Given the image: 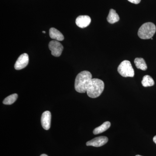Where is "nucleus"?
Here are the masks:
<instances>
[{
	"label": "nucleus",
	"instance_id": "obj_12",
	"mask_svg": "<svg viewBox=\"0 0 156 156\" xmlns=\"http://www.w3.org/2000/svg\"><path fill=\"white\" fill-rule=\"evenodd\" d=\"M111 123L109 122H105L101 126L96 128L93 130V133L94 134H98L103 133L107 130L110 127Z\"/></svg>",
	"mask_w": 156,
	"mask_h": 156
},
{
	"label": "nucleus",
	"instance_id": "obj_20",
	"mask_svg": "<svg viewBox=\"0 0 156 156\" xmlns=\"http://www.w3.org/2000/svg\"><path fill=\"white\" fill-rule=\"evenodd\" d=\"M43 33H45V31H43Z\"/></svg>",
	"mask_w": 156,
	"mask_h": 156
},
{
	"label": "nucleus",
	"instance_id": "obj_18",
	"mask_svg": "<svg viewBox=\"0 0 156 156\" xmlns=\"http://www.w3.org/2000/svg\"><path fill=\"white\" fill-rule=\"evenodd\" d=\"M40 156H48L47 155L45 154H43L41 155Z\"/></svg>",
	"mask_w": 156,
	"mask_h": 156
},
{
	"label": "nucleus",
	"instance_id": "obj_19",
	"mask_svg": "<svg viewBox=\"0 0 156 156\" xmlns=\"http://www.w3.org/2000/svg\"><path fill=\"white\" fill-rule=\"evenodd\" d=\"M135 156H142L141 155H137Z\"/></svg>",
	"mask_w": 156,
	"mask_h": 156
},
{
	"label": "nucleus",
	"instance_id": "obj_16",
	"mask_svg": "<svg viewBox=\"0 0 156 156\" xmlns=\"http://www.w3.org/2000/svg\"><path fill=\"white\" fill-rule=\"evenodd\" d=\"M130 2L134 4H138L141 2V0H128Z\"/></svg>",
	"mask_w": 156,
	"mask_h": 156
},
{
	"label": "nucleus",
	"instance_id": "obj_10",
	"mask_svg": "<svg viewBox=\"0 0 156 156\" xmlns=\"http://www.w3.org/2000/svg\"><path fill=\"white\" fill-rule=\"evenodd\" d=\"M49 34L50 38L55 41H62L64 39L62 34L58 30L53 27L50 29Z\"/></svg>",
	"mask_w": 156,
	"mask_h": 156
},
{
	"label": "nucleus",
	"instance_id": "obj_2",
	"mask_svg": "<svg viewBox=\"0 0 156 156\" xmlns=\"http://www.w3.org/2000/svg\"><path fill=\"white\" fill-rule=\"evenodd\" d=\"M105 84L103 81L98 79H92L87 87V95L91 98L99 97L103 92Z\"/></svg>",
	"mask_w": 156,
	"mask_h": 156
},
{
	"label": "nucleus",
	"instance_id": "obj_13",
	"mask_svg": "<svg viewBox=\"0 0 156 156\" xmlns=\"http://www.w3.org/2000/svg\"><path fill=\"white\" fill-rule=\"evenodd\" d=\"M134 63L136 67L138 69L142 70H146L147 69V65L146 63L145 60L142 58H136L134 61Z\"/></svg>",
	"mask_w": 156,
	"mask_h": 156
},
{
	"label": "nucleus",
	"instance_id": "obj_6",
	"mask_svg": "<svg viewBox=\"0 0 156 156\" xmlns=\"http://www.w3.org/2000/svg\"><path fill=\"white\" fill-rule=\"evenodd\" d=\"M29 61V58L27 53H24L21 54L15 62L14 68L16 70H20L24 68L28 64Z\"/></svg>",
	"mask_w": 156,
	"mask_h": 156
},
{
	"label": "nucleus",
	"instance_id": "obj_14",
	"mask_svg": "<svg viewBox=\"0 0 156 156\" xmlns=\"http://www.w3.org/2000/svg\"><path fill=\"white\" fill-rule=\"evenodd\" d=\"M141 83L144 87H152L154 85V81L151 76L145 75L143 78Z\"/></svg>",
	"mask_w": 156,
	"mask_h": 156
},
{
	"label": "nucleus",
	"instance_id": "obj_9",
	"mask_svg": "<svg viewBox=\"0 0 156 156\" xmlns=\"http://www.w3.org/2000/svg\"><path fill=\"white\" fill-rule=\"evenodd\" d=\"M51 115L50 111H47L42 114L41 122L43 128L46 130H49L51 124Z\"/></svg>",
	"mask_w": 156,
	"mask_h": 156
},
{
	"label": "nucleus",
	"instance_id": "obj_1",
	"mask_svg": "<svg viewBox=\"0 0 156 156\" xmlns=\"http://www.w3.org/2000/svg\"><path fill=\"white\" fill-rule=\"evenodd\" d=\"M92 79V74L88 71H83L78 74L75 82L76 91L79 93L87 92V87Z\"/></svg>",
	"mask_w": 156,
	"mask_h": 156
},
{
	"label": "nucleus",
	"instance_id": "obj_7",
	"mask_svg": "<svg viewBox=\"0 0 156 156\" xmlns=\"http://www.w3.org/2000/svg\"><path fill=\"white\" fill-rule=\"evenodd\" d=\"M108 140V138L106 136H98L88 141L87 143V145L88 146H91L95 147H100L106 144Z\"/></svg>",
	"mask_w": 156,
	"mask_h": 156
},
{
	"label": "nucleus",
	"instance_id": "obj_5",
	"mask_svg": "<svg viewBox=\"0 0 156 156\" xmlns=\"http://www.w3.org/2000/svg\"><path fill=\"white\" fill-rule=\"evenodd\" d=\"M49 48L52 55L55 57L61 56L63 50V47L61 43L55 40L51 41L49 43Z\"/></svg>",
	"mask_w": 156,
	"mask_h": 156
},
{
	"label": "nucleus",
	"instance_id": "obj_17",
	"mask_svg": "<svg viewBox=\"0 0 156 156\" xmlns=\"http://www.w3.org/2000/svg\"><path fill=\"white\" fill-rule=\"evenodd\" d=\"M153 141L156 144V135L154 136L153 138Z\"/></svg>",
	"mask_w": 156,
	"mask_h": 156
},
{
	"label": "nucleus",
	"instance_id": "obj_15",
	"mask_svg": "<svg viewBox=\"0 0 156 156\" xmlns=\"http://www.w3.org/2000/svg\"><path fill=\"white\" fill-rule=\"evenodd\" d=\"M18 95L17 94H13L6 97L3 101V103L7 105L12 104L17 100Z\"/></svg>",
	"mask_w": 156,
	"mask_h": 156
},
{
	"label": "nucleus",
	"instance_id": "obj_11",
	"mask_svg": "<svg viewBox=\"0 0 156 156\" xmlns=\"http://www.w3.org/2000/svg\"><path fill=\"white\" fill-rule=\"evenodd\" d=\"M107 21L111 24L118 22L119 20L120 17L119 15L116 12L115 10L114 9H110L109 13L108 16L107 18Z\"/></svg>",
	"mask_w": 156,
	"mask_h": 156
},
{
	"label": "nucleus",
	"instance_id": "obj_4",
	"mask_svg": "<svg viewBox=\"0 0 156 156\" xmlns=\"http://www.w3.org/2000/svg\"><path fill=\"white\" fill-rule=\"evenodd\" d=\"M118 71L122 76L124 77H133L134 76V71L131 62L125 60L122 62L118 68Z\"/></svg>",
	"mask_w": 156,
	"mask_h": 156
},
{
	"label": "nucleus",
	"instance_id": "obj_8",
	"mask_svg": "<svg viewBox=\"0 0 156 156\" xmlns=\"http://www.w3.org/2000/svg\"><path fill=\"white\" fill-rule=\"evenodd\" d=\"M91 19L87 15H80L77 17L76 23L77 26L80 28H83L87 27L90 24Z\"/></svg>",
	"mask_w": 156,
	"mask_h": 156
},
{
	"label": "nucleus",
	"instance_id": "obj_3",
	"mask_svg": "<svg viewBox=\"0 0 156 156\" xmlns=\"http://www.w3.org/2000/svg\"><path fill=\"white\" fill-rule=\"evenodd\" d=\"M156 26L151 22L144 23L138 31V35L140 39L143 40L151 39L155 34Z\"/></svg>",
	"mask_w": 156,
	"mask_h": 156
}]
</instances>
